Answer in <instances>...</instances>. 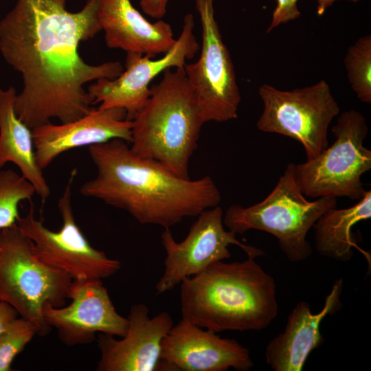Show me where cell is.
Wrapping results in <instances>:
<instances>
[{
  "label": "cell",
  "instance_id": "cell-3",
  "mask_svg": "<svg viewBox=\"0 0 371 371\" xmlns=\"http://www.w3.org/2000/svg\"><path fill=\"white\" fill-rule=\"evenodd\" d=\"M180 284L182 318L215 333L260 330L278 314L275 280L251 256L215 262Z\"/></svg>",
  "mask_w": 371,
  "mask_h": 371
},
{
  "label": "cell",
  "instance_id": "cell-26",
  "mask_svg": "<svg viewBox=\"0 0 371 371\" xmlns=\"http://www.w3.org/2000/svg\"><path fill=\"white\" fill-rule=\"evenodd\" d=\"M18 316L14 308L6 302H0V335Z\"/></svg>",
  "mask_w": 371,
  "mask_h": 371
},
{
  "label": "cell",
  "instance_id": "cell-20",
  "mask_svg": "<svg viewBox=\"0 0 371 371\" xmlns=\"http://www.w3.org/2000/svg\"><path fill=\"white\" fill-rule=\"evenodd\" d=\"M371 218V191L366 194L351 207L343 209L330 208L314 223L315 249L322 256L339 261L350 260L352 248L363 250L357 245L352 227L361 221Z\"/></svg>",
  "mask_w": 371,
  "mask_h": 371
},
{
  "label": "cell",
  "instance_id": "cell-5",
  "mask_svg": "<svg viewBox=\"0 0 371 371\" xmlns=\"http://www.w3.org/2000/svg\"><path fill=\"white\" fill-rule=\"evenodd\" d=\"M336 206L335 197L308 201L296 183L295 164L289 163L263 201L249 207L229 206L223 214V224L236 234L250 229L268 232L277 238L288 260L299 262L312 254L308 232L324 212Z\"/></svg>",
  "mask_w": 371,
  "mask_h": 371
},
{
  "label": "cell",
  "instance_id": "cell-15",
  "mask_svg": "<svg viewBox=\"0 0 371 371\" xmlns=\"http://www.w3.org/2000/svg\"><path fill=\"white\" fill-rule=\"evenodd\" d=\"M128 326L121 339L104 333L96 337L100 359L98 371H158L161 342L173 326L165 311L150 317L144 304H135L127 317Z\"/></svg>",
  "mask_w": 371,
  "mask_h": 371
},
{
  "label": "cell",
  "instance_id": "cell-13",
  "mask_svg": "<svg viewBox=\"0 0 371 371\" xmlns=\"http://www.w3.org/2000/svg\"><path fill=\"white\" fill-rule=\"evenodd\" d=\"M67 306L43 308L45 321L54 328L66 346L87 344L96 340V333L124 337L127 317L115 310L102 280H73L68 292Z\"/></svg>",
  "mask_w": 371,
  "mask_h": 371
},
{
  "label": "cell",
  "instance_id": "cell-18",
  "mask_svg": "<svg viewBox=\"0 0 371 371\" xmlns=\"http://www.w3.org/2000/svg\"><path fill=\"white\" fill-rule=\"evenodd\" d=\"M100 23L109 48L147 55L166 53L175 43L170 25L161 19L150 23L130 0H103Z\"/></svg>",
  "mask_w": 371,
  "mask_h": 371
},
{
  "label": "cell",
  "instance_id": "cell-9",
  "mask_svg": "<svg viewBox=\"0 0 371 371\" xmlns=\"http://www.w3.org/2000/svg\"><path fill=\"white\" fill-rule=\"evenodd\" d=\"M76 175L74 169L58 201L62 218L58 232L36 219L32 205L16 224L32 241L34 255L44 265L65 273L72 280H102L116 273L121 262L93 248L78 226L71 205V185Z\"/></svg>",
  "mask_w": 371,
  "mask_h": 371
},
{
  "label": "cell",
  "instance_id": "cell-1",
  "mask_svg": "<svg viewBox=\"0 0 371 371\" xmlns=\"http://www.w3.org/2000/svg\"><path fill=\"white\" fill-rule=\"evenodd\" d=\"M103 0H87L80 11L66 9V0H17L0 21V51L21 73L23 89L14 99L17 117L30 128L58 118L76 120L93 108L85 85L114 79L124 71L118 61L87 63L78 47L102 30Z\"/></svg>",
  "mask_w": 371,
  "mask_h": 371
},
{
  "label": "cell",
  "instance_id": "cell-22",
  "mask_svg": "<svg viewBox=\"0 0 371 371\" xmlns=\"http://www.w3.org/2000/svg\"><path fill=\"white\" fill-rule=\"evenodd\" d=\"M35 194L33 186L12 170H0V230L16 223L19 207Z\"/></svg>",
  "mask_w": 371,
  "mask_h": 371
},
{
  "label": "cell",
  "instance_id": "cell-10",
  "mask_svg": "<svg viewBox=\"0 0 371 371\" xmlns=\"http://www.w3.org/2000/svg\"><path fill=\"white\" fill-rule=\"evenodd\" d=\"M201 25L199 59L183 69L205 122L237 118L241 100L229 52L214 17V0H195Z\"/></svg>",
  "mask_w": 371,
  "mask_h": 371
},
{
  "label": "cell",
  "instance_id": "cell-4",
  "mask_svg": "<svg viewBox=\"0 0 371 371\" xmlns=\"http://www.w3.org/2000/svg\"><path fill=\"white\" fill-rule=\"evenodd\" d=\"M166 69L132 120L131 149L155 160L177 176L190 179L189 160L205 123L183 67Z\"/></svg>",
  "mask_w": 371,
  "mask_h": 371
},
{
  "label": "cell",
  "instance_id": "cell-23",
  "mask_svg": "<svg viewBox=\"0 0 371 371\" xmlns=\"http://www.w3.org/2000/svg\"><path fill=\"white\" fill-rule=\"evenodd\" d=\"M36 334L35 326L21 317L16 318L0 335V371L12 370L14 358Z\"/></svg>",
  "mask_w": 371,
  "mask_h": 371
},
{
  "label": "cell",
  "instance_id": "cell-27",
  "mask_svg": "<svg viewBox=\"0 0 371 371\" xmlns=\"http://www.w3.org/2000/svg\"><path fill=\"white\" fill-rule=\"evenodd\" d=\"M317 13L319 16H322L324 14L328 8H329L332 4L337 0H317ZM353 2H357L359 0H347Z\"/></svg>",
  "mask_w": 371,
  "mask_h": 371
},
{
  "label": "cell",
  "instance_id": "cell-14",
  "mask_svg": "<svg viewBox=\"0 0 371 371\" xmlns=\"http://www.w3.org/2000/svg\"><path fill=\"white\" fill-rule=\"evenodd\" d=\"M182 318L161 342L158 371H247L253 366L247 348L236 339Z\"/></svg>",
  "mask_w": 371,
  "mask_h": 371
},
{
  "label": "cell",
  "instance_id": "cell-6",
  "mask_svg": "<svg viewBox=\"0 0 371 371\" xmlns=\"http://www.w3.org/2000/svg\"><path fill=\"white\" fill-rule=\"evenodd\" d=\"M72 281L36 258L32 241L16 223L0 230V302L32 323L38 335L46 336L52 329L45 321L44 307L65 306Z\"/></svg>",
  "mask_w": 371,
  "mask_h": 371
},
{
  "label": "cell",
  "instance_id": "cell-21",
  "mask_svg": "<svg viewBox=\"0 0 371 371\" xmlns=\"http://www.w3.org/2000/svg\"><path fill=\"white\" fill-rule=\"evenodd\" d=\"M347 77L362 102L371 103V35L359 37L349 47L344 58Z\"/></svg>",
  "mask_w": 371,
  "mask_h": 371
},
{
  "label": "cell",
  "instance_id": "cell-2",
  "mask_svg": "<svg viewBox=\"0 0 371 371\" xmlns=\"http://www.w3.org/2000/svg\"><path fill=\"white\" fill-rule=\"evenodd\" d=\"M97 175L80 192L123 210L142 224L169 228L218 205L219 190L209 176L183 179L158 161L136 155L120 139L89 146Z\"/></svg>",
  "mask_w": 371,
  "mask_h": 371
},
{
  "label": "cell",
  "instance_id": "cell-12",
  "mask_svg": "<svg viewBox=\"0 0 371 371\" xmlns=\"http://www.w3.org/2000/svg\"><path fill=\"white\" fill-rule=\"evenodd\" d=\"M194 17L188 14L183 19L182 31L174 45L159 59L147 55L128 52L125 71L114 79L101 78L89 85L87 92L98 109H123L126 120H133L150 95V83L169 68L184 67L199 49L193 33Z\"/></svg>",
  "mask_w": 371,
  "mask_h": 371
},
{
  "label": "cell",
  "instance_id": "cell-8",
  "mask_svg": "<svg viewBox=\"0 0 371 371\" xmlns=\"http://www.w3.org/2000/svg\"><path fill=\"white\" fill-rule=\"evenodd\" d=\"M258 93L263 104L256 123L258 130L299 142L307 159L317 157L328 147V126L339 106L326 81L289 91L263 84Z\"/></svg>",
  "mask_w": 371,
  "mask_h": 371
},
{
  "label": "cell",
  "instance_id": "cell-19",
  "mask_svg": "<svg viewBox=\"0 0 371 371\" xmlns=\"http://www.w3.org/2000/svg\"><path fill=\"white\" fill-rule=\"evenodd\" d=\"M16 95L12 87L0 89V168L7 163L14 164L45 202L50 189L36 160L32 129L15 113Z\"/></svg>",
  "mask_w": 371,
  "mask_h": 371
},
{
  "label": "cell",
  "instance_id": "cell-24",
  "mask_svg": "<svg viewBox=\"0 0 371 371\" xmlns=\"http://www.w3.org/2000/svg\"><path fill=\"white\" fill-rule=\"evenodd\" d=\"M298 0H277L272 19L266 32L269 33L280 25L295 20L300 16Z\"/></svg>",
  "mask_w": 371,
  "mask_h": 371
},
{
  "label": "cell",
  "instance_id": "cell-25",
  "mask_svg": "<svg viewBox=\"0 0 371 371\" xmlns=\"http://www.w3.org/2000/svg\"><path fill=\"white\" fill-rule=\"evenodd\" d=\"M143 12L150 17L161 19L166 13L169 0H139Z\"/></svg>",
  "mask_w": 371,
  "mask_h": 371
},
{
  "label": "cell",
  "instance_id": "cell-11",
  "mask_svg": "<svg viewBox=\"0 0 371 371\" xmlns=\"http://www.w3.org/2000/svg\"><path fill=\"white\" fill-rule=\"evenodd\" d=\"M197 216L186 238L180 243L175 240L169 228L161 233L166 257L164 273L155 286L157 293L172 291L186 278L199 273L211 264L230 258V245L238 246L247 256L256 258L265 254L261 249L241 243L235 233L224 228L221 207L205 210Z\"/></svg>",
  "mask_w": 371,
  "mask_h": 371
},
{
  "label": "cell",
  "instance_id": "cell-16",
  "mask_svg": "<svg viewBox=\"0 0 371 371\" xmlns=\"http://www.w3.org/2000/svg\"><path fill=\"white\" fill-rule=\"evenodd\" d=\"M132 121L120 108L93 109L76 120L53 124L51 122L32 129L36 162L47 168L65 152L86 146L120 139L132 142Z\"/></svg>",
  "mask_w": 371,
  "mask_h": 371
},
{
  "label": "cell",
  "instance_id": "cell-7",
  "mask_svg": "<svg viewBox=\"0 0 371 371\" xmlns=\"http://www.w3.org/2000/svg\"><path fill=\"white\" fill-rule=\"evenodd\" d=\"M335 140L317 157L295 164V178L308 197L360 199L367 192L362 175L371 169V150L363 146L368 127L354 109L343 112L333 127Z\"/></svg>",
  "mask_w": 371,
  "mask_h": 371
},
{
  "label": "cell",
  "instance_id": "cell-17",
  "mask_svg": "<svg viewBox=\"0 0 371 371\" xmlns=\"http://www.w3.org/2000/svg\"><path fill=\"white\" fill-rule=\"evenodd\" d=\"M343 280L335 281L320 312L313 314L305 301L299 302L288 317L283 332L274 337L265 350L267 363L275 371H301L309 354L324 339L320 333L322 320L341 308Z\"/></svg>",
  "mask_w": 371,
  "mask_h": 371
}]
</instances>
